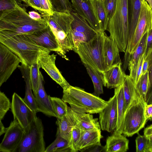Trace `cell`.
Here are the masks:
<instances>
[{
  "label": "cell",
  "instance_id": "cell-35",
  "mask_svg": "<svg viewBox=\"0 0 152 152\" xmlns=\"http://www.w3.org/2000/svg\"><path fill=\"white\" fill-rule=\"evenodd\" d=\"M54 11L71 12L73 10L72 3L69 0H50Z\"/></svg>",
  "mask_w": 152,
  "mask_h": 152
},
{
  "label": "cell",
  "instance_id": "cell-37",
  "mask_svg": "<svg viewBox=\"0 0 152 152\" xmlns=\"http://www.w3.org/2000/svg\"><path fill=\"white\" fill-rule=\"evenodd\" d=\"M81 132V129L77 124L72 129L69 141L71 152L78 151L77 146L80 137Z\"/></svg>",
  "mask_w": 152,
  "mask_h": 152
},
{
  "label": "cell",
  "instance_id": "cell-56",
  "mask_svg": "<svg viewBox=\"0 0 152 152\" xmlns=\"http://www.w3.org/2000/svg\"><path fill=\"white\" fill-rule=\"evenodd\" d=\"M151 28H152V10H151Z\"/></svg>",
  "mask_w": 152,
  "mask_h": 152
},
{
  "label": "cell",
  "instance_id": "cell-48",
  "mask_svg": "<svg viewBox=\"0 0 152 152\" xmlns=\"http://www.w3.org/2000/svg\"><path fill=\"white\" fill-rule=\"evenodd\" d=\"M145 113L146 118L148 120L149 119L152 117V104H146Z\"/></svg>",
  "mask_w": 152,
  "mask_h": 152
},
{
  "label": "cell",
  "instance_id": "cell-45",
  "mask_svg": "<svg viewBox=\"0 0 152 152\" xmlns=\"http://www.w3.org/2000/svg\"><path fill=\"white\" fill-rule=\"evenodd\" d=\"M152 49V28L149 29L148 31L145 48L144 53L147 55L148 51Z\"/></svg>",
  "mask_w": 152,
  "mask_h": 152
},
{
  "label": "cell",
  "instance_id": "cell-33",
  "mask_svg": "<svg viewBox=\"0 0 152 152\" xmlns=\"http://www.w3.org/2000/svg\"><path fill=\"white\" fill-rule=\"evenodd\" d=\"M145 57V55L144 53L133 67L129 70V76L135 86L142 75V66Z\"/></svg>",
  "mask_w": 152,
  "mask_h": 152
},
{
  "label": "cell",
  "instance_id": "cell-43",
  "mask_svg": "<svg viewBox=\"0 0 152 152\" xmlns=\"http://www.w3.org/2000/svg\"><path fill=\"white\" fill-rule=\"evenodd\" d=\"M43 11V15L49 16L53 15V10L52 5L50 0H39Z\"/></svg>",
  "mask_w": 152,
  "mask_h": 152
},
{
  "label": "cell",
  "instance_id": "cell-53",
  "mask_svg": "<svg viewBox=\"0 0 152 152\" xmlns=\"http://www.w3.org/2000/svg\"><path fill=\"white\" fill-rule=\"evenodd\" d=\"M20 1H22L26 5L31 7L33 8V6L30 0H18Z\"/></svg>",
  "mask_w": 152,
  "mask_h": 152
},
{
  "label": "cell",
  "instance_id": "cell-25",
  "mask_svg": "<svg viewBox=\"0 0 152 152\" xmlns=\"http://www.w3.org/2000/svg\"><path fill=\"white\" fill-rule=\"evenodd\" d=\"M123 86L125 99V113L132 103L141 95L137 92L135 85L130 76L125 74Z\"/></svg>",
  "mask_w": 152,
  "mask_h": 152
},
{
  "label": "cell",
  "instance_id": "cell-32",
  "mask_svg": "<svg viewBox=\"0 0 152 152\" xmlns=\"http://www.w3.org/2000/svg\"><path fill=\"white\" fill-rule=\"evenodd\" d=\"M147 34L148 31L142 38L136 49L130 55L128 67L129 70L133 67L141 56L144 53Z\"/></svg>",
  "mask_w": 152,
  "mask_h": 152
},
{
  "label": "cell",
  "instance_id": "cell-55",
  "mask_svg": "<svg viewBox=\"0 0 152 152\" xmlns=\"http://www.w3.org/2000/svg\"><path fill=\"white\" fill-rule=\"evenodd\" d=\"M149 4L152 10V0H145Z\"/></svg>",
  "mask_w": 152,
  "mask_h": 152
},
{
  "label": "cell",
  "instance_id": "cell-46",
  "mask_svg": "<svg viewBox=\"0 0 152 152\" xmlns=\"http://www.w3.org/2000/svg\"><path fill=\"white\" fill-rule=\"evenodd\" d=\"M33 6V8L38 11L42 15L43 14V10L39 0H30Z\"/></svg>",
  "mask_w": 152,
  "mask_h": 152
},
{
  "label": "cell",
  "instance_id": "cell-42",
  "mask_svg": "<svg viewBox=\"0 0 152 152\" xmlns=\"http://www.w3.org/2000/svg\"><path fill=\"white\" fill-rule=\"evenodd\" d=\"M109 21L114 12L117 0H102Z\"/></svg>",
  "mask_w": 152,
  "mask_h": 152
},
{
  "label": "cell",
  "instance_id": "cell-52",
  "mask_svg": "<svg viewBox=\"0 0 152 152\" xmlns=\"http://www.w3.org/2000/svg\"><path fill=\"white\" fill-rule=\"evenodd\" d=\"M0 136L5 133L7 128H5L1 121H0Z\"/></svg>",
  "mask_w": 152,
  "mask_h": 152
},
{
  "label": "cell",
  "instance_id": "cell-26",
  "mask_svg": "<svg viewBox=\"0 0 152 152\" xmlns=\"http://www.w3.org/2000/svg\"><path fill=\"white\" fill-rule=\"evenodd\" d=\"M114 94L116 96L117 100L118 120L116 129L113 132L122 134L125 114V99L123 83L115 88Z\"/></svg>",
  "mask_w": 152,
  "mask_h": 152
},
{
  "label": "cell",
  "instance_id": "cell-13",
  "mask_svg": "<svg viewBox=\"0 0 152 152\" xmlns=\"http://www.w3.org/2000/svg\"><path fill=\"white\" fill-rule=\"evenodd\" d=\"M23 131L17 120L14 119L7 128L0 144V151L14 152L20 143Z\"/></svg>",
  "mask_w": 152,
  "mask_h": 152
},
{
  "label": "cell",
  "instance_id": "cell-4",
  "mask_svg": "<svg viewBox=\"0 0 152 152\" xmlns=\"http://www.w3.org/2000/svg\"><path fill=\"white\" fill-rule=\"evenodd\" d=\"M0 42L16 54L21 59L22 64L30 67L37 61L41 55L50 52L34 43L24 34L0 39Z\"/></svg>",
  "mask_w": 152,
  "mask_h": 152
},
{
  "label": "cell",
  "instance_id": "cell-41",
  "mask_svg": "<svg viewBox=\"0 0 152 152\" xmlns=\"http://www.w3.org/2000/svg\"><path fill=\"white\" fill-rule=\"evenodd\" d=\"M18 5L17 0H0V15L12 10Z\"/></svg>",
  "mask_w": 152,
  "mask_h": 152
},
{
  "label": "cell",
  "instance_id": "cell-11",
  "mask_svg": "<svg viewBox=\"0 0 152 152\" xmlns=\"http://www.w3.org/2000/svg\"><path fill=\"white\" fill-rule=\"evenodd\" d=\"M11 108L14 119L17 120L23 129L28 126L37 117L23 99L15 93L12 96Z\"/></svg>",
  "mask_w": 152,
  "mask_h": 152
},
{
  "label": "cell",
  "instance_id": "cell-40",
  "mask_svg": "<svg viewBox=\"0 0 152 152\" xmlns=\"http://www.w3.org/2000/svg\"><path fill=\"white\" fill-rule=\"evenodd\" d=\"M74 48L73 50L77 49L80 43L88 42L86 36L81 32L70 29Z\"/></svg>",
  "mask_w": 152,
  "mask_h": 152
},
{
  "label": "cell",
  "instance_id": "cell-20",
  "mask_svg": "<svg viewBox=\"0 0 152 152\" xmlns=\"http://www.w3.org/2000/svg\"><path fill=\"white\" fill-rule=\"evenodd\" d=\"M122 134L113 132L108 136L103 151L106 152H125L129 149V140Z\"/></svg>",
  "mask_w": 152,
  "mask_h": 152
},
{
  "label": "cell",
  "instance_id": "cell-30",
  "mask_svg": "<svg viewBox=\"0 0 152 152\" xmlns=\"http://www.w3.org/2000/svg\"><path fill=\"white\" fill-rule=\"evenodd\" d=\"M71 152L69 141L61 137L57 132L54 141L46 148L45 152Z\"/></svg>",
  "mask_w": 152,
  "mask_h": 152
},
{
  "label": "cell",
  "instance_id": "cell-49",
  "mask_svg": "<svg viewBox=\"0 0 152 152\" xmlns=\"http://www.w3.org/2000/svg\"><path fill=\"white\" fill-rule=\"evenodd\" d=\"M29 14L32 18L36 20L39 19L43 17V15H41L34 11L29 12Z\"/></svg>",
  "mask_w": 152,
  "mask_h": 152
},
{
  "label": "cell",
  "instance_id": "cell-10",
  "mask_svg": "<svg viewBox=\"0 0 152 152\" xmlns=\"http://www.w3.org/2000/svg\"><path fill=\"white\" fill-rule=\"evenodd\" d=\"M24 35L37 45L50 52H55L63 58L58 42L48 24L44 29Z\"/></svg>",
  "mask_w": 152,
  "mask_h": 152
},
{
  "label": "cell",
  "instance_id": "cell-22",
  "mask_svg": "<svg viewBox=\"0 0 152 152\" xmlns=\"http://www.w3.org/2000/svg\"><path fill=\"white\" fill-rule=\"evenodd\" d=\"M76 123L74 110L68 107V113L65 117L61 120L57 119V132L61 137L69 141L72 129Z\"/></svg>",
  "mask_w": 152,
  "mask_h": 152
},
{
  "label": "cell",
  "instance_id": "cell-24",
  "mask_svg": "<svg viewBox=\"0 0 152 152\" xmlns=\"http://www.w3.org/2000/svg\"><path fill=\"white\" fill-rule=\"evenodd\" d=\"M72 109L75 114L76 124L81 131L101 128L98 119L94 118L92 114Z\"/></svg>",
  "mask_w": 152,
  "mask_h": 152
},
{
  "label": "cell",
  "instance_id": "cell-58",
  "mask_svg": "<svg viewBox=\"0 0 152 152\" xmlns=\"http://www.w3.org/2000/svg\"><path fill=\"white\" fill-rule=\"evenodd\" d=\"M148 120H150V121H152V117L151 118H149L148 119Z\"/></svg>",
  "mask_w": 152,
  "mask_h": 152
},
{
  "label": "cell",
  "instance_id": "cell-1",
  "mask_svg": "<svg viewBox=\"0 0 152 152\" xmlns=\"http://www.w3.org/2000/svg\"><path fill=\"white\" fill-rule=\"evenodd\" d=\"M48 18L46 16L39 19L33 18L25 9L19 5L0 15V39L44 29L48 26Z\"/></svg>",
  "mask_w": 152,
  "mask_h": 152
},
{
  "label": "cell",
  "instance_id": "cell-28",
  "mask_svg": "<svg viewBox=\"0 0 152 152\" xmlns=\"http://www.w3.org/2000/svg\"><path fill=\"white\" fill-rule=\"evenodd\" d=\"M94 13L99 23L101 31L107 30L109 20L102 0H90Z\"/></svg>",
  "mask_w": 152,
  "mask_h": 152
},
{
  "label": "cell",
  "instance_id": "cell-36",
  "mask_svg": "<svg viewBox=\"0 0 152 152\" xmlns=\"http://www.w3.org/2000/svg\"><path fill=\"white\" fill-rule=\"evenodd\" d=\"M40 67L37 61L30 67V79L32 90L34 93L37 91L39 83Z\"/></svg>",
  "mask_w": 152,
  "mask_h": 152
},
{
  "label": "cell",
  "instance_id": "cell-5",
  "mask_svg": "<svg viewBox=\"0 0 152 152\" xmlns=\"http://www.w3.org/2000/svg\"><path fill=\"white\" fill-rule=\"evenodd\" d=\"M105 33L99 31L97 34L91 40L80 43L74 51L79 56L84 64L91 66L103 73L104 61L103 46Z\"/></svg>",
  "mask_w": 152,
  "mask_h": 152
},
{
  "label": "cell",
  "instance_id": "cell-2",
  "mask_svg": "<svg viewBox=\"0 0 152 152\" xmlns=\"http://www.w3.org/2000/svg\"><path fill=\"white\" fill-rule=\"evenodd\" d=\"M129 0H117L113 15L107 30L115 42L120 52L125 53L129 39Z\"/></svg>",
  "mask_w": 152,
  "mask_h": 152
},
{
  "label": "cell",
  "instance_id": "cell-31",
  "mask_svg": "<svg viewBox=\"0 0 152 152\" xmlns=\"http://www.w3.org/2000/svg\"><path fill=\"white\" fill-rule=\"evenodd\" d=\"M50 98L56 117L57 119H63L68 113V106L66 103L58 97L50 96Z\"/></svg>",
  "mask_w": 152,
  "mask_h": 152
},
{
  "label": "cell",
  "instance_id": "cell-34",
  "mask_svg": "<svg viewBox=\"0 0 152 152\" xmlns=\"http://www.w3.org/2000/svg\"><path fill=\"white\" fill-rule=\"evenodd\" d=\"M149 86L148 71L142 75L135 86L137 90L144 98L145 101Z\"/></svg>",
  "mask_w": 152,
  "mask_h": 152
},
{
  "label": "cell",
  "instance_id": "cell-16",
  "mask_svg": "<svg viewBox=\"0 0 152 152\" xmlns=\"http://www.w3.org/2000/svg\"><path fill=\"white\" fill-rule=\"evenodd\" d=\"M44 82L43 76L40 71L38 88L36 92L34 93L38 112H42L49 116L56 117L50 99V95H47L45 90Z\"/></svg>",
  "mask_w": 152,
  "mask_h": 152
},
{
  "label": "cell",
  "instance_id": "cell-7",
  "mask_svg": "<svg viewBox=\"0 0 152 152\" xmlns=\"http://www.w3.org/2000/svg\"><path fill=\"white\" fill-rule=\"evenodd\" d=\"M147 103L140 96L130 105L124 114L122 134L131 137L137 134L145 126L148 121L145 113Z\"/></svg>",
  "mask_w": 152,
  "mask_h": 152
},
{
  "label": "cell",
  "instance_id": "cell-21",
  "mask_svg": "<svg viewBox=\"0 0 152 152\" xmlns=\"http://www.w3.org/2000/svg\"><path fill=\"white\" fill-rule=\"evenodd\" d=\"M26 83L25 96L23 99L25 102L36 114L38 112L35 98L32 94L30 79V67L22 64L18 66Z\"/></svg>",
  "mask_w": 152,
  "mask_h": 152
},
{
  "label": "cell",
  "instance_id": "cell-15",
  "mask_svg": "<svg viewBox=\"0 0 152 152\" xmlns=\"http://www.w3.org/2000/svg\"><path fill=\"white\" fill-rule=\"evenodd\" d=\"M71 1L73 10L84 18L94 29L97 31H101L90 0H71Z\"/></svg>",
  "mask_w": 152,
  "mask_h": 152
},
{
  "label": "cell",
  "instance_id": "cell-51",
  "mask_svg": "<svg viewBox=\"0 0 152 152\" xmlns=\"http://www.w3.org/2000/svg\"><path fill=\"white\" fill-rule=\"evenodd\" d=\"M145 102L147 104H152V87L147 95Z\"/></svg>",
  "mask_w": 152,
  "mask_h": 152
},
{
  "label": "cell",
  "instance_id": "cell-9",
  "mask_svg": "<svg viewBox=\"0 0 152 152\" xmlns=\"http://www.w3.org/2000/svg\"><path fill=\"white\" fill-rule=\"evenodd\" d=\"M20 58L0 42V86L10 78L19 64Z\"/></svg>",
  "mask_w": 152,
  "mask_h": 152
},
{
  "label": "cell",
  "instance_id": "cell-39",
  "mask_svg": "<svg viewBox=\"0 0 152 152\" xmlns=\"http://www.w3.org/2000/svg\"><path fill=\"white\" fill-rule=\"evenodd\" d=\"M135 139L136 151L137 152H149L148 145V140L144 135H142L137 134Z\"/></svg>",
  "mask_w": 152,
  "mask_h": 152
},
{
  "label": "cell",
  "instance_id": "cell-27",
  "mask_svg": "<svg viewBox=\"0 0 152 152\" xmlns=\"http://www.w3.org/2000/svg\"><path fill=\"white\" fill-rule=\"evenodd\" d=\"M141 0H129V39L130 42L134 34L141 9Z\"/></svg>",
  "mask_w": 152,
  "mask_h": 152
},
{
  "label": "cell",
  "instance_id": "cell-23",
  "mask_svg": "<svg viewBox=\"0 0 152 152\" xmlns=\"http://www.w3.org/2000/svg\"><path fill=\"white\" fill-rule=\"evenodd\" d=\"M71 13L73 17L70 25L72 30L83 33L86 36L88 41L97 34L99 31L94 29L84 18L78 15L73 10Z\"/></svg>",
  "mask_w": 152,
  "mask_h": 152
},
{
  "label": "cell",
  "instance_id": "cell-19",
  "mask_svg": "<svg viewBox=\"0 0 152 152\" xmlns=\"http://www.w3.org/2000/svg\"><path fill=\"white\" fill-rule=\"evenodd\" d=\"M121 64V62L115 64L104 72V86L115 88L123 83L125 73L122 69Z\"/></svg>",
  "mask_w": 152,
  "mask_h": 152
},
{
  "label": "cell",
  "instance_id": "cell-29",
  "mask_svg": "<svg viewBox=\"0 0 152 152\" xmlns=\"http://www.w3.org/2000/svg\"><path fill=\"white\" fill-rule=\"evenodd\" d=\"M84 64L93 83L94 89L93 94L99 96L100 95L103 94V86H104V81L103 73L88 65Z\"/></svg>",
  "mask_w": 152,
  "mask_h": 152
},
{
  "label": "cell",
  "instance_id": "cell-54",
  "mask_svg": "<svg viewBox=\"0 0 152 152\" xmlns=\"http://www.w3.org/2000/svg\"><path fill=\"white\" fill-rule=\"evenodd\" d=\"M148 148H152V140L149 141L148 145Z\"/></svg>",
  "mask_w": 152,
  "mask_h": 152
},
{
  "label": "cell",
  "instance_id": "cell-17",
  "mask_svg": "<svg viewBox=\"0 0 152 152\" xmlns=\"http://www.w3.org/2000/svg\"><path fill=\"white\" fill-rule=\"evenodd\" d=\"M119 52L115 42L105 33L103 46L104 72L113 65L121 62Z\"/></svg>",
  "mask_w": 152,
  "mask_h": 152
},
{
  "label": "cell",
  "instance_id": "cell-3",
  "mask_svg": "<svg viewBox=\"0 0 152 152\" xmlns=\"http://www.w3.org/2000/svg\"><path fill=\"white\" fill-rule=\"evenodd\" d=\"M62 99L71 108L91 114L99 113L108 104L99 96L71 85L63 90Z\"/></svg>",
  "mask_w": 152,
  "mask_h": 152
},
{
  "label": "cell",
  "instance_id": "cell-6",
  "mask_svg": "<svg viewBox=\"0 0 152 152\" xmlns=\"http://www.w3.org/2000/svg\"><path fill=\"white\" fill-rule=\"evenodd\" d=\"M23 130L20 143L14 152H45L44 129L41 120L36 117Z\"/></svg>",
  "mask_w": 152,
  "mask_h": 152
},
{
  "label": "cell",
  "instance_id": "cell-12",
  "mask_svg": "<svg viewBox=\"0 0 152 152\" xmlns=\"http://www.w3.org/2000/svg\"><path fill=\"white\" fill-rule=\"evenodd\" d=\"M107 102V105L99 113V121L102 130L113 133L118 120L117 100L115 94Z\"/></svg>",
  "mask_w": 152,
  "mask_h": 152
},
{
  "label": "cell",
  "instance_id": "cell-18",
  "mask_svg": "<svg viewBox=\"0 0 152 152\" xmlns=\"http://www.w3.org/2000/svg\"><path fill=\"white\" fill-rule=\"evenodd\" d=\"M101 129L95 128L81 131L80 138L77 145L78 151H81L95 146H101V140L102 137Z\"/></svg>",
  "mask_w": 152,
  "mask_h": 152
},
{
  "label": "cell",
  "instance_id": "cell-57",
  "mask_svg": "<svg viewBox=\"0 0 152 152\" xmlns=\"http://www.w3.org/2000/svg\"><path fill=\"white\" fill-rule=\"evenodd\" d=\"M149 152H152V148H148Z\"/></svg>",
  "mask_w": 152,
  "mask_h": 152
},
{
  "label": "cell",
  "instance_id": "cell-14",
  "mask_svg": "<svg viewBox=\"0 0 152 152\" xmlns=\"http://www.w3.org/2000/svg\"><path fill=\"white\" fill-rule=\"evenodd\" d=\"M56 55L47 53L42 54L38 58L37 62L40 68L43 69L57 83L65 90L70 85L62 75L55 64Z\"/></svg>",
  "mask_w": 152,
  "mask_h": 152
},
{
  "label": "cell",
  "instance_id": "cell-47",
  "mask_svg": "<svg viewBox=\"0 0 152 152\" xmlns=\"http://www.w3.org/2000/svg\"><path fill=\"white\" fill-rule=\"evenodd\" d=\"M143 132L144 135L147 137L149 141L152 140V124L145 128Z\"/></svg>",
  "mask_w": 152,
  "mask_h": 152
},
{
  "label": "cell",
  "instance_id": "cell-44",
  "mask_svg": "<svg viewBox=\"0 0 152 152\" xmlns=\"http://www.w3.org/2000/svg\"><path fill=\"white\" fill-rule=\"evenodd\" d=\"M145 58L147 60L148 63V71L149 86L148 94L152 87V49L148 51L145 56Z\"/></svg>",
  "mask_w": 152,
  "mask_h": 152
},
{
  "label": "cell",
  "instance_id": "cell-38",
  "mask_svg": "<svg viewBox=\"0 0 152 152\" xmlns=\"http://www.w3.org/2000/svg\"><path fill=\"white\" fill-rule=\"evenodd\" d=\"M11 103L5 94L0 92V121L2 120L5 115L11 108Z\"/></svg>",
  "mask_w": 152,
  "mask_h": 152
},
{
  "label": "cell",
  "instance_id": "cell-50",
  "mask_svg": "<svg viewBox=\"0 0 152 152\" xmlns=\"http://www.w3.org/2000/svg\"><path fill=\"white\" fill-rule=\"evenodd\" d=\"M148 62L147 60L145 58L143 64L142 75L145 74L148 71Z\"/></svg>",
  "mask_w": 152,
  "mask_h": 152
},
{
  "label": "cell",
  "instance_id": "cell-8",
  "mask_svg": "<svg viewBox=\"0 0 152 152\" xmlns=\"http://www.w3.org/2000/svg\"><path fill=\"white\" fill-rule=\"evenodd\" d=\"M151 9L145 0H141V9L133 35L128 43L124 58L123 69L128 67L130 55L138 45L145 34L151 28Z\"/></svg>",
  "mask_w": 152,
  "mask_h": 152
}]
</instances>
